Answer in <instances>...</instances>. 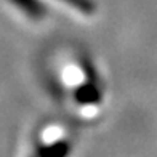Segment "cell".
<instances>
[{
  "label": "cell",
  "instance_id": "obj_1",
  "mask_svg": "<svg viewBox=\"0 0 157 157\" xmlns=\"http://www.w3.org/2000/svg\"><path fill=\"white\" fill-rule=\"evenodd\" d=\"M59 6H66L67 11H72V13H78V15H83V16H88L91 15L93 11V6H91L90 2L87 0H56Z\"/></svg>",
  "mask_w": 157,
  "mask_h": 157
}]
</instances>
